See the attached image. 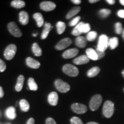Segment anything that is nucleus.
Here are the masks:
<instances>
[{"instance_id": "1", "label": "nucleus", "mask_w": 124, "mask_h": 124, "mask_svg": "<svg viewBox=\"0 0 124 124\" xmlns=\"http://www.w3.org/2000/svg\"><path fill=\"white\" fill-rule=\"evenodd\" d=\"M103 116L107 118L112 117L114 112V104L110 101H107L105 102L102 109Z\"/></svg>"}, {"instance_id": "2", "label": "nucleus", "mask_w": 124, "mask_h": 124, "mask_svg": "<svg viewBox=\"0 0 124 124\" xmlns=\"http://www.w3.org/2000/svg\"><path fill=\"white\" fill-rule=\"evenodd\" d=\"M102 102V97L100 94H96L91 98L89 106L91 110L95 111L100 108Z\"/></svg>"}, {"instance_id": "3", "label": "nucleus", "mask_w": 124, "mask_h": 124, "mask_svg": "<svg viewBox=\"0 0 124 124\" xmlns=\"http://www.w3.org/2000/svg\"><path fill=\"white\" fill-rule=\"evenodd\" d=\"M108 40L109 39L106 35H101L97 45V49L98 50L105 52L108 46Z\"/></svg>"}, {"instance_id": "4", "label": "nucleus", "mask_w": 124, "mask_h": 124, "mask_svg": "<svg viewBox=\"0 0 124 124\" xmlns=\"http://www.w3.org/2000/svg\"><path fill=\"white\" fill-rule=\"evenodd\" d=\"M63 71L70 77H75L78 75L79 70L77 67L70 64H67L63 67Z\"/></svg>"}, {"instance_id": "5", "label": "nucleus", "mask_w": 124, "mask_h": 124, "mask_svg": "<svg viewBox=\"0 0 124 124\" xmlns=\"http://www.w3.org/2000/svg\"><path fill=\"white\" fill-rule=\"evenodd\" d=\"M17 52V46L15 44H10L4 51V56L7 60H10L14 58Z\"/></svg>"}, {"instance_id": "6", "label": "nucleus", "mask_w": 124, "mask_h": 124, "mask_svg": "<svg viewBox=\"0 0 124 124\" xmlns=\"http://www.w3.org/2000/svg\"><path fill=\"white\" fill-rule=\"evenodd\" d=\"M55 85L56 89L62 93H66L70 90V86L67 83L61 79H57L55 82Z\"/></svg>"}, {"instance_id": "7", "label": "nucleus", "mask_w": 124, "mask_h": 124, "mask_svg": "<svg viewBox=\"0 0 124 124\" xmlns=\"http://www.w3.org/2000/svg\"><path fill=\"white\" fill-rule=\"evenodd\" d=\"M8 28L10 33L14 36L16 37V38H20V37L22 36V32L15 22L9 23L8 25Z\"/></svg>"}, {"instance_id": "8", "label": "nucleus", "mask_w": 124, "mask_h": 124, "mask_svg": "<svg viewBox=\"0 0 124 124\" xmlns=\"http://www.w3.org/2000/svg\"><path fill=\"white\" fill-rule=\"evenodd\" d=\"M72 111L77 114H84L87 111V108L86 106L82 103H75L71 106Z\"/></svg>"}, {"instance_id": "9", "label": "nucleus", "mask_w": 124, "mask_h": 124, "mask_svg": "<svg viewBox=\"0 0 124 124\" xmlns=\"http://www.w3.org/2000/svg\"><path fill=\"white\" fill-rule=\"evenodd\" d=\"M71 44H72V40L70 38H64L60 40L56 44L55 48L58 50H63L69 46Z\"/></svg>"}, {"instance_id": "10", "label": "nucleus", "mask_w": 124, "mask_h": 124, "mask_svg": "<svg viewBox=\"0 0 124 124\" xmlns=\"http://www.w3.org/2000/svg\"><path fill=\"white\" fill-rule=\"evenodd\" d=\"M56 8V4L51 1H43L40 4V8L46 12H50L54 10Z\"/></svg>"}, {"instance_id": "11", "label": "nucleus", "mask_w": 124, "mask_h": 124, "mask_svg": "<svg viewBox=\"0 0 124 124\" xmlns=\"http://www.w3.org/2000/svg\"><path fill=\"white\" fill-rule=\"evenodd\" d=\"M79 50L77 48H71L64 51L63 54V57L64 59H70L74 58L78 55Z\"/></svg>"}, {"instance_id": "12", "label": "nucleus", "mask_w": 124, "mask_h": 124, "mask_svg": "<svg viewBox=\"0 0 124 124\" xmlns=\"http://www.w3.org/2000/svg\"><path fill=\"white\" fill-rule=\"evenodd\" d=\"M58 94L56 92H52L48 95V101L49 103L52 106H56L58 102Z\"/></svg>"}, {"instance_id": "13", "label": "nucleus", "mask_w": 124, "mask_h": 124, "mask_svg": "<svg viewBox=\"0 0 124 124\" xmlns=\"http://www.w3.org/2000/svg\"><path fill=\"white\" fill-rule=\"evenodd\" d=\"M26 63H27L28 66L31 68H32V69H39L40 66V62H39L38 60L34 59L32 58H31V57H28L27 59Z\"/></svg>"}, {"instance_id": "14", "label": "nucleus", "mask_w": 124, "mask_h": 124, "mask_svg": "<svg viewBox=\"0 0 124 124\" xmlns=\"http://www.w3.org/2000/svg\"><path fill=\"white\" fill-rule=\"evenodd\" d=\"M89 61L90 59L89 58H88L86 55H83L75 58V59L73 60V62L74 63V64L77 65H82L87 64V63H89Z\"/></svg>"}, {"instance_id": "15", "label": "nucleus", "mask_w": 124, "mask_h": 124, "mask_svg": "<svg viewBox=\"0 0 124 124\" xmlns=\"http://www.w3.org/2000/svg\"><path fill=\"white\" fill-rule=\"evenodd\" d=\"M19 21L23 25H25L29 22V15L27 12L21 11L19 14Z\"/></svg>"}, {"instance_id": "16", "label": "nucleus", "mask_w": 124, "mask_h": 124, "mask_svg": "<svg viewBox=\"0 0 124 124\" xmlns=\"http://www.w3.org/2000/svg\"><path fill=\"white\" fill-rule=\"evenodd\" d=\"M75 44L78 47L83 48L86 47L87 46V39L83 36H78L75 39Z\"/></svg>"}, {"instance_id": "17", "label": "nucleus", "mask_w": 124, "mask_h": 124, "mask_svg": "<svg viewBox=\"0 0 124 124\" xmlns=\"http://www.w3.org/2000/svg\"><path fill=\"white\" fill-rule=\"evenodd\" d=\"M86 56L89 58V59H91L93 60H98V55L95 49L91 48H88L86 51Z\"/></svg>"}, {"instance_id": "18", "label": "nucleus", "mask_w": 124, "mask_h": 124, "mask_svg": "<svg viewBox=\"0 0 124 124\" xmlns=\"http://www.w3.org/2000/svg\"><path fill=\"white\" fill-rule=\"evenodd\" d=\"M33 18L36 21L37 25L39 27H41L44 23V20L43 15L40 13H36L33 15Z\"/></svg>"}, {"instance_id": "19", "label": "nucleus", "mask_w": 124, "mask_h": 124, "mask_svg": "<svg viewBox=\"0 0 124 124\" xmlns=\"http://www.w3.org/2000/svg\"><path fill=\"white\" fill-rule=\"evenodd\" d=\"M24 77L22 75H20L19 77H18L15 89L18 92L21 91V90L23 89V85H24Z\"/></svg>"}, {"instance_id": "20", "label": "nucleus", "mask_w": 124, "mask_h": 124, "mask_svg": "<svg viewBox=\"0 0 124 124\" xmlns=\"http://www.w3.org/2000/svg\"><path fill=\"white\" fill-rule=\"evenodd\" d=\"M52 26L50 23H46L45 24L44 28L43 29V31L41 34V39H46L48 37V35L50 32L51 28H52Z\"/></svg>"}, {"instance_id": "21", "label": "nucleus", "mask_w": 124, "mask_h": 124, "mask_svg": "<svg viewBox=\"0 0 124 124\" xmlns=\"http://www.w3.org/2000/svg\"><path fill=\"white\" fill-rule=\"evenodd\" d=\"M6 116L10 119V120H13L16 117V114L15 108L13 107H9L7 109L5 112Z\"/></svg>"}, {"instance_id": "22", "label": "nucleus", "mask_w": 124, "mask_h": 124, "mask_svg": "<svg viewBox=\"0 0 124 124\" xmlns=\"http://www.w3.org/2000/svg\"><path fill=\"white\" fill-rule=\"evenodd\" d=\"M80 11V8L79 7H74L73 8L71 9L69 12V13H67V15L66 16V18L68 20L70 19V18L73 17L74 16H75V15H77Z\"/></svg>"}, {"instance_id": "23", "label": "nucleus", "mask_w": 124, "mask_h": 124, "mask_svg": "<svg viewBox=\"0 0 124 124\" xmlns=\"http://www.w3.org/2000/svg\"><path fill=\"white\" fill-rule=\"evenodd\" d=\"M100 69L98 67L96 66L94 67L91 68L90 70L88 71L87 75L89 78H93L97 76L98 74L100 73Z\"/></svg>"}, {"instance_id": "24", "label": "nucleus", "mask_w": 124, "mask_h": 124, "mask_svg": "<svg viewBox=\"0 0 124 124\" xmlns=\"http://www.w3.org/2000/svg\"><path fill=\"white\" fill-rule=\"evenodd\" d=\"M118 39L116 38V37L110 39L109 40H108V46H110L111 49H116L118 46Z\"/></svg>"}, {"instance_id": "25", "label": "nucleus", "mask_w": 124, "mask_h": 124, "mask_svg": "<svg viewBox=\"0 0 124 124\" xmlns=\"http://www.w3.org/2000/svg\"><path fill=\"white\" fill-rule=\"evenodd\" d=\"M32 51L36 56H40L42 55V50L37 43H33L32 45Z\"/></svg>"}, {"instance_id": "26", "label": "nucleus", "mask_w": 124, "mask_h": 124, "mask_svg": "<svg viewBox=\"0 0 124 124\" xmlns=\"http://www.w3.org/2000/svg\"><path fill=\"white\" fill-rule=\"evenodd\" d=\"M20 106L21 110L27 112L29 110V104L28 102L25 100H21L20 101Z\"/></svg>"}, {"instance_id": "27", "label": "nucleus", "mask_w": 124, "mask_h": 124, "mask_svg": "<svg viewBox=\"0 0 124 124\" xmlns=\"http://www.w3.org/2000/svg\"><path fill=\"white\" fill-rule=\"evenodd\" d=\"M11 5L15 8H22L25 6V3L21 0H15L12 1Z\"/></svg>"}, {"instance_id": "28", "label": "nucleus", "mask_w": 124, "mask_h": 124, "mask_svg": "<svg viewBox=\"0 0 124 124\" xmlns=\"http://www.w3.org/2000/svg\"><path fill=\"white\" fill-rule=\"evenodd\" d=\"M28 84L29 88L31 90L36 91L37 90H38V85H37L36 83L35 79H34L33 78H29L28 81Z\"/></svg>"}, {"instance_id": "29", "label": "nucleus", "mask_w": 124, "mask_h": 124, "mask_svg": "<svg viewBox=\"0 0 124 124\" xmlns=\"http://www.w3.org/2000/svg\"><path fill=\"white\" fill-rule=\"evenodd\" d=\"M66 24L62 22V21H59L56 24V28H57V32L58 34L61 35L64 32L65 29H66Z\"/></svg>"}, {"instance_id": "30", "label": "nucleus", "mask_w": 124, "mask_h": 124, "mask_svg": "<svg viewBox=\"0 0 124 124\" xmlns=\"http://www.w3.org/2000/svg\"><path fill=\"white\" fill-rule=\"evenodd\" d=\"M90 25L88 23H85L82 22L81 23V25H80V32H81L82 33H86L89 32L90 31Z\"/></svg>"}, {"instance_id": "31", "label": "nucleus", "mask_w": 124, "mask_h": 124, "mask_svg": "<svg viewBox=\"0 0 124 124\" xmlns=\"http://www.w3.org/2000/svg\"><path fill=\"white\" fill-rule=\"evenodd\" d=\"M111 11L108 9H102L99 11V15L102 18H106L111 14Z\"/></svg>"}, {"instance_id": "32", "label": "nucleus", "mask_w": 124, "mask_h": 124, "mask_svg": "<svg viewBox=\"0 0 124 124\" xmlns=\"http://www.w3.org/2000/svg\"><path fill=\"white\" fill-rule=\"evenodd\" d=\"M97 33L95 31H90L87 35L86 39L89 41H94V40L97 38Z\"/></svg>"}, {"instance_id": "33", "label": "nucleus", "mask_w": 124, "mask_h": 124, "mask_svg": "<svg viewBox=\"0 0 124 124\" xmlns=\"http://www.w3.org/2000/svg\"><path fill=\"white\" fill-rule=\"evenodd\" d=\"M81 23L80 22L77 25H76V27L74 28V29L72 31V35L74 36H80V35H81L82 33L80 32V25H81Z\"/></svg>"}, {"instance_id": "34", "label": "nucleus", "mask_w": 124, "mask_h": 124, "mask_svg": "<svg viewBox=\"0 0 124 124\" xmlns=\"http://www.w3.org/2000/svg\"><path fill=\"white\" fill-rule=\"evenodd\" d=\"M123 28L122 25L121 23H116L115 24V32L118 35H120L122 33Z\"/></svg>"}, {"instance_id": "35", "label": "nucleus", "mask_w": 124, "mask_h": 124, "mask_svg": "<svg viewBox=\"0 0 124 124\" xmlns=\"http://www.w3.org/2000/svg\"><path fill=\"white\" fill-rule=\"evenodd\" d=\"M70 122L71 124H83L82 121L79 118L77 117H73L71 118Z\"/></svg>"}, {"instance_id": "36", "label": "nucleus", "mask_w": 124, "mask_h": 124, "mask_svg": "<svg viewBox=\"0 0 124 124\" xmlns=\"http://www.w3.org/2000/svg\"><path fill=\"white\" fill-rule=\"evenodd\" d=\"M80 16H77L75 17L72 20V21H71L70 22V26H71V27H73V26H75V25H77L78 24H79V21H80Z\"/></svg>"}, {"instance_id": "37", "label": "nucleus", "mask_w": 124, "mask_h": 124, "mask_svg": "<svg viewBox=\"0 0 124 124\" xmlns=\"http://www.w3.org/2000/svg\"><path fill=\"white\" fill-rule=\"evenodd\" d=\"M7 66L5 63L2 60L0 59V72H4L6 70Z\"/></svg>"}, {"instance_id": "38", "label": "nucleus", "mask_w": 124, "mask_h": 124, "mask_svg": "<svg viewBox=\"0 0 124 124\" xmlns=\"http://www.w3.org/2000/svg\"><path fill=\"white\" fill-rule=\"evenodd\" d=\"M95 51H96V53H97L98 55V60L101 59H102V58H103V57L105 56V52H101V51L98 50L97 49H95Z\"/></svg>"}, {"instance_id": "39", "label": "nucleus", "mask_w": 124, "mask_h": 124, "mask_svg": "<svg viewBox=\"0 0 124 124\" xmlns=\"http://www.w3.org/2000/svg\"><path fill=\"white\" fill-rule=\"evenodd\" d=\"M46 124H56V122H55V121L54 120L53 118L50 117L46 119Z\"/></svg>"}, {"instance_id": "40", "label": "nucleus", "mask_w": 124, "mask_h": 124, "mask_svg": "<svg viewBox=\"0 0 124 124\" xmlns=\"http://www.w3.org/2000/svg\"><path fill=\"white\" fill-rule=\"evenodd\" d=\"M118 16L120 18H124V10H120L117 12Z\"/></svg>"}, {"instance_id": "41", "label": "nucleus", "mask_w": 124, "mask_h": 124, "mask_svg": "<svg viewBox=\"0 0 124 124\" xmlns=\"http://www.w3.org/2000/svg\"><path fill=\"white\" fill-rule=\"evenodd\" d=\"M27 124H35V120L33 118H31L28 121Z\"/></svg>"}, {"instance_id": "42", "label": "nucleus", "mask_w": 124, "mask_h": 124, "mask_svg": "<svg viewBox=\"0 0 124 124\" xmlns=\"http://www.w3.org/2000/svg\"><path fill=\"white\" fill-rule=\"evenodd\" d=\"M106 1L108 4L111 5H114L116 3L115 0H106Z\"/></svg>"}, {"instance_id": "43", "label": "nucleus", "mask_w": 124, "mask_h": 124, "mask_svg": "<svg viewBox=\"0 0 124 124\" xmlns=\"http://www.w3.org/2000/svg\"><path fill=\"white\" fill-rule=\"evenodd\" d=\"M71 2H73L74 4H77V5H79L81 3L82 1L80 0H72Z\"/></svg>"}, {"instance_id": "44", "label": "nucleus", "mask_w": 124, "mask_h": 124, "mask_svg": "<svg viewBox=\"0 0 124 124\" xmlns=\"http://www.w3.org/2000/svg\"><path fill=\"white\" fill-rule=\"evenodd\" d=\"M4 91H3L2 88L0 86V98H2L4 97Z\"/></svg>"}, {"instance_id": "45", "label": "nucleus", "mask_w": 124, "mask_h": 124, "mask_svg": "<svg viewBox=\"0 0 124 124\" xmlns=\"http://www.w3.org/2000/svg\"><path fill=\"white\" fill-rule=\"evenodd\" d=\"M99 0H90L89 2L90 3H91V4H93V3H95L98 2Z\"/></svg>"}, {"instance_id": "46", "label": "nucleus", "mask_w": 124, "mask_h": 124, "mask_svg": "<svg viewBox=\"0 0 124 124\" xmlns=\"http://www.w3.org/2000/svg\"><path fill=\"white\" fill-rule=\"evenodd\" d=\"M87 124H99L95 122H88Z\"/></svg>"}, {"instance_id": "47", "label": "nucleus", "mask_w": 124, "mask_h": 124, "mask_svg": "<svg viewBox=\"0 0 124 124\" xmlns=\"http://www.w3.org/2000/svg\"><path fill=\"white\" fill-rule=\"evenodd\" d=\"M120 2L121 4L124 6V0H120Z\"/></svg>"}, {"instance_id": "48", "label": "nucleus", "mask_w": 124, "mask_h": 124, "mask_svg": "<svg viewBox=\"0 0 124 124\" xmlns=\"http://www.w3.org/2000/svg\"><path fill=\"white\" fill-rule=\"evenodd\" d=\"M122 39H123V40H124V29H123V31H122Z\"/></svg>"}, {"instance_id": "49", "label": "nucleus", "mask_w": 124, "mask_h": 124, "mask_svg": "<svg viewBox=\"0 0 124 124\" xmlns=\"http://www.w3.org/2000/svg\"><path fill=\"white\" fill-rule=\"evenodd\" d=\"M37 35H38V33H33V36H34V37L36 36Z\"/></svg>"}, {"instance_id": "50", "label": "nucleus", "mask_w": 124, "mask_h": 124, "mask_svg": "<svg viewBox=\"0 0 124 124\" xmlns=\"http://www.w3.org/2000/svg\"><path fill=\"white\" fill-rule=\"evenodd\" d=\"M122 75H123V77L124 78V70H123V71H122Z\"/></svg>"}, {"instance_id": "51", "label": "nucleus", "mask_w": 124, "mask_h": 124, "mask_svg": "<svg viewBox=\"0 0 124 124\" xmlns=\"http://www.w3.org/2000/svg\"><path fill=\"white\" fill-rule=\"evenodd\" d=\"M0 114H1V113H0Z\"/></svg>"}, {"instance_id": "52", "label": "nucleus", "mask_w": 124, "mask_h": 124, "mask_svg": "<svg viewBox=\"0 0 124 124\" xmlns=\"http://www.w3.org/2000/svg\"></svg>"}]
</instances>
